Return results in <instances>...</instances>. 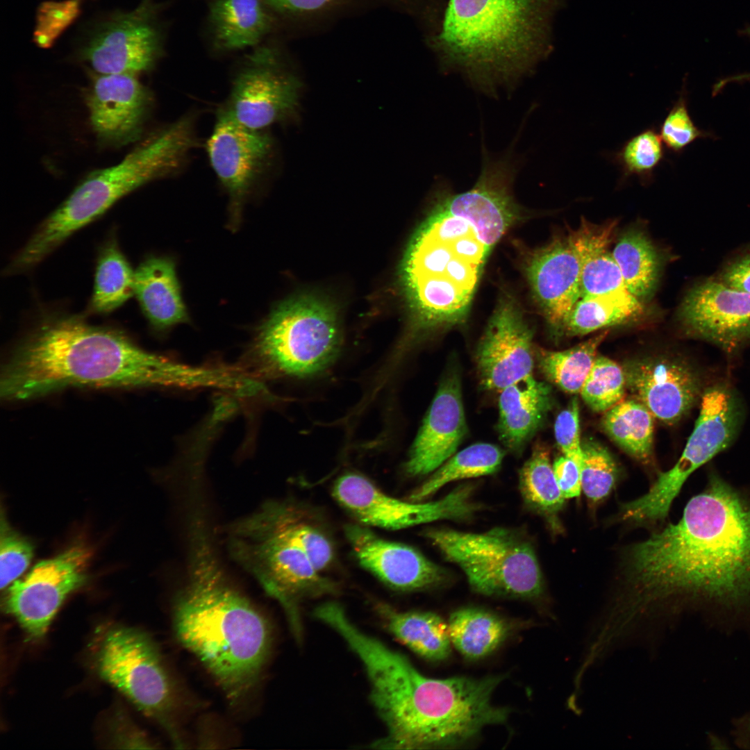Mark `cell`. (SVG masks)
I'll return each instance as SVG.
<instances>
[{
    "mask_svg": "<svg viewBox=\"0 0 750 750\" xmlns=\"http://www.w3.org/2000/svg\"><path fill=\"white\" fill-rule=\"evenodd\" d=\"M626 389L654 417L672 425L699 406L711 381L706 372L680 355L628 361L623 367Z\"/></svg>",
    "mask_w": 750,
    "mask_h": 750,
    "instance_id": "obj_15",
    "label": "cell"
},
{
    "mask_svg": "<svg viewBox=\"0 0 750 750\" xmlns=\"http://www.w3.org/2000/svg\"><path fill=\"white\" fill-rule=\"evenodd\" d=\"M608 333L605 330L570 349L554 351H535L538 366L546 378L562 390L580 393L596 358L597 350Z\"/></svg>",
    "mask_w": 750,
    "mask_h": 750,
    "instance_id": "obj_37",
    "label": "cell"
},
{
    "mask_svg": "<svg viewBox=\"0 0 750 750\" xmlns=\"http://www.w3.org/2000/svg\"><path fill=\"white\" fill-rule=\"evenodd\" d=\"M267 3L277 8L293 10L306 11L317 9L330 0H265Z\"/></svg>",
    "mask_w": 750,
    "mask_h": 750,
    "instance_id": "obj_48",
    "label": "cell"
},
{
    "mask_svg": "<svg viewBox=\"0 0 750 750\" xmlns=\"http://www.w3.org/2000/svg\"><path fill=\"white\" fill-rule=\"evenodd\" d=\"M472 491L471 485H460L438 501H406L385 494L362 475L347 473L336 480L332 494L360 523L397 530L470 517L477 510Z\"/></svg>",
    "mask_w": 750,
    "mask_h": 750,
    "instance_id": "obj_14",
    "label": "cell"
},
{
    "mask_svg": "<svg viewBox=\"0 0 750 750\" xmlns=\"http://www.w3.org/2000/svg\"><path fill=\"white\" fill-rule=\"evenodd\" d=\"M510 625L505 619L490 612L464 608L451 613L448 629L451 644L465 658H483L506 640Z\"/></svg>",
    "mask_w": 750,
    "mask_h": 750,
    "instance_id": "obj_32",
    "label": "cell"
},
{
    "mask_svg": "<svg viewBox=\"0 0 750 750\" xmlns=\"http://www.w3.org/2000/svg\"><path fill=\"white\" fill-rule=\"evenodd\" d=\"M272 150V140L263 130L240 124L223 108L218 111L206 151L235 212L267 172Z\"/></svg>",
    "mask_w": 750,
    "mask_h": 750,
    "instance_id": "obj_19",
    "label": "cell"
},
{
    "mask_svg": "<svg viewBox=\"0 0 750 750\" xmlns=\"http://www.w3.org/2000/svg\"><path fill=\"white\" fill-rule=\"evenodd\" d=\"M152 5L117 12L100 24L82 51L98 74H132L151 70L161 56V34Z\"/></svg>",
    "mask_w": 750,
    "mask_h": 750,
    "instance_id": "obj_18",
    "label": "cell"
},
{
    "mask_svg": "<svg viewBox=\"0 0 750 750\" xmlns=\"http://www.w3.org/2000/svg\"><path fill=\"white\" fill-rule=\"evenodd\" d=\"M299 91L297 78L281 67L271 51L260 48L235 75L222 108L240 124L263 130L293 113Z\"/></svg>",
    "mask_w": 750,
    "mask_h": 750,
    "instance_id": "obj_17",
    "label": "cell"
},
{
    "mask_svg": "<svg viewBox=\"0 0 750 750\" xmlns=\"http://www.w3.org/2000/svg\"><path fill=\"white\" fill-rule=\"evenodd\" d=\"M533 333L511 299L500 302L490 318L475 358L480 383L500 392L533 374Z\"/></svg>",
    "mask_w": 750,
    "mask_h": 750,
    "instance_id": "obj_20",
    "label": "cell"
},
{
    "mask_svg": "<svg viewBox=\"0 0 750 750\" xmlns=\"http://www.w3.org/2000/svg\"><path fill=\"white\" fill-rule=\"evenodd\" d=\"M678 319L688 337L734 354L750 343V292L717 277L701 279L683 297Z\"/></svg>",
    "mask_w": 750,
    "mask_h": 750,
    "instance_id": "obj_16",
    "label": "cell"
},
{
    "mask_svg": "<svg viewBox=\"0 0 750 750\" xmlns=\"http://www.w3.org/2000/svg\"><path fill=\"white\" fill-rule=\"evenodd\" d=\"M616 228V221L594 224L583 218L569 233L581 261V297L629 292L609 251Z\"/></svg>",
    "mask_w": 750,
    "mask_h": 750,
    "instance_id": "obj_27",
    "label": "cell"
},
{
    "mask_svg": "<svg viewBox=\"0 0 750 750\" xmlns=\"http://www.w3.org/2000/svg\"><path fill=\"white\" fill-rule=\"evenodd\" d=\"M506 164L486 160L467 191L443 192L413 238L402 279L418 330L460 323L487 258L519 215Z\"/></svg>",
    "mask_w": 750,
    "mask_h": 750,
    "instance_id": "obj_2",
    "label": "cell"
},
{
    "mask_svg": "<svg viewBox=\"0 0 750 750\" xmlns=\"http://www.w3.org/2000/svg\"><path fill=\"white\" fill-rule=\"evenodd\" d=\"M736 738L740 745L750 748V715L736 724Z\"/></svg>",
    "mask_w": 750,
    "mask_h": 750,
    "instance_id": "obj_49",
    "label": "cell"
},
{
    "mask_svg": "<svg viewBox=\"0 0 750 750\" xmlns=\"http://www.w3.org/2000/svg\"><path fill=\"white\" fill-rule=\"evenodd\" d=\"M266 3L265 0H213L209 18L215 45L235 51L260 42L269 26Z\"/></svg>",
    "mask_w": 750,
    "mask_h": 750,
    "instance_id": "obj_29",
    "label": "cell"
},
{
    "mask_svg": "<svg viewBox=\"0 0 750 750\" xmlns=\"http://www.w3.org/2000/svg\"><path fill=\"white\" fill-rule=\"evenodd\" d=\"M337 632L364 665L372 702L387 728V735L374 744L376 748L450 747L508 719L510 710L491 701L505 674L429 678L349 619L341 621Z\"/></svg>",
    "mask_w": 750,
    "mask_h": 750,
    "instance_id": "obj_4",
    "label": "cell"
},
{
    "mask_svg": "<svg viewBox=\"0 0 750 750\" xmlns=\"http://www.w3.org/2000/svg\"><path fill=\"white\" fill-rule=\"evenodd\" d=\"M340 347L341 332L333 307L302 295L282 302L260 326L249 359L262 374L302 377L327 368Z\"/></svg>",
    "mask_w": 750,
    "mask_h": 750,
    "instance_id": "obj_8",
    "label": "cell"
},
{
    "mask_svg": "<svg viewBox=\"0 0 750 750\" xmlns=\"http://www.w3.org/2000/svg\"><path fill=\"white\" fill-rule=\"evenodd\" d=\"M581 261L569 234L536 251L527 266L533 294L557 333L581 298Z\"/></svg>",
    "mask_w": 750,
    "mask_h": 750,
    "instance_id": "obj_24",
    "label": "cell"
},
{
    "mask_svg": "<svg viewBox=\"0 0 750 750\" xmlns=\"http://www.w3.org/2000/svg\"><path fill=\"white\" fill-rule=\"evenodd\" d=\"M228 544L233 558L283 606L297 636L301 630V600L335 590V584L322 575L308 555L284 539L233 524Z\"/></svg>",
    "mask_w": 750,
    "mask_h": 750,
    "instance_id": "obj_12",
    "label": "cell"
},
{
    "mask_svg": "<svg viewBox=\"0 0 750 750\" xmlns=\"http://www.w3.org/2000/svg\"><path fill=\"white\" fill-rule=\"evenodd\" d=\"M582 490L590 500L597 502L612 490L617 478L616 465L609 451L594 441L582 442Z\"/></svg>",
    "mask_w": 750,
    "mask_h": 750,
    "instance_id": "obj_41",
    "label": "cell"
},
{
    "mask_svg": "<svg viewBox=\"0 0 750 750\" xmlns=\"http://www.w3.org/2000/svg\"><path fill=\"white\" fill-rule=\"evenodd\" d=\"M746 414L744 401L733 383L728 378L711 379L682 454L670 469L659 475L645 494L633 501L635 515L648 522L664 519L689 476L735 442Z\"/></svg>",
    "mask_w": 750,
    "mask_h": 750,
    "instance_id": "obj_10",
    "label": "cell"
},
{
    "mask_svg": "<svg viewBox=\"0 0 750 750\" xmlns=\"http://www.w3.org/2000/svg\"><path fill=\"white\" fill-rule=\"evenodd\" d=\"M519 486L526 503L556 526V517L565 499L558 485L545 447H535L520 469Z\"/></svg>",
    "mask_w": 750,
    "mask_h": 750,
    "instance_id": "obj_38",
    "label": "cell"
},
{
    "mask_svg": "<svg viewBox=\"0 0 750 750\" xmlns=\"http://www.w3.org/2000/svg\"><path fill=\"white\" fill-rule=\"evenodd\" d=\"M556 443L563 456L581 467L583 458L581 439L579 404L576 397L556 417L554 424Z\"/></svg>",
    "mask_w": 750,
    "mask_h": 750,
    "instance_id": "obj_45",
    "label": "cell"
},
{
    "mask_svg": "<svg viewBox=\"0 0 750 750\" xmlns=\"http://www.w3.org/2000/svg\"><path fill=\"white\" fill-rule=\"evenodd\" d=\"M92 551L76 544L37 563L22 578L10 584L3 606L32 639L47 632L67 597L85 584Z\"/></svg>",
    "mask_w": 750,
    "mask_h": 750,
    "instance_id": "obj_13",
    "label": "cell"
},
{
    "mask_svg": "<svg viewBox=\"0 0 750 750\" xmlns=\"http://www.w3.org/2000/svg\"><path fill=\"white\" fill-rule=\"evenodd\" d=\"M653 417L639 401L622 400L605 412L602 425L610 438L627 453L647 462L652 456Z\"/></svg>",
    "mask_w": 750,
    "mask_h": 750,
    "instance_id": "obj_35",
    "label": "cell"
},
{
    "mask_svg": "<svg viewBox=\"0 0 750 750\" xmlns=\"http://www.w3.org/2000/svg\"><path fill=\"white\" fill-rule=\"evenodd\" d=\"M717 278L731 287L750 292V249L729 261Z\"/></svg>",
    "mask_w": 750,
    "mask_h": 750,
    "instance_id": "obj_47",
    "label": "cell"
},
{
    "mask_svg": "<svg viewBox=\"0 0 750 750\" xmlns=\"http://www.w3.org/2000/svg\"><path fill=\"white\" fill-rule=\"evenodd\" d=\"M466 433L460 376L453 367L442 378L412 443L405 465L407 474L419 476L434 472L455 453Z\"/></svg>",
    "mask_w": 750,
    "mask_h": 750,
    "instance_id": "obj_22",
    "label": "cell"
},
{
    "mask_svg": "<svg viewBox=\"0 0 750 750\" xmlns=\"http://www.w3.org/2000/svg\"><path fill=\"white\" fill-rule=\"evenodd\" d=\"M94 662L101 678L160 722L176 744H182L170 721L175 703L173 685L147 634L130 627L110 628L96 649Z\"/></svg>",
    "mask_w": 750,
    "mask_h": 750,
    "instance_id": "obj_11",
    "label": "cell"
},
{
    "mask_svg": "<svg viewBox=\"0 0 750 750\" xmlns=\"http://www.w3.org/2000/svg\"><path fill=\"white\" fill-rule=\"evenodd\" d=\"M566 0H449L436 39L445 63L493 90L551 51V26Z\"/></svg>",
    "mask_w": 750,
    "mask_h": 750,
    "instance_id": "obj_6",
    "label": "cell"
},
{
    "mask_svg": "<svg viewBox=\"0 0 750 750\" xmlns=\"http://www.w3.org/2000/svg\"><path fill=\"white\" fill-rule=\"evenodd\" d=\"M188 530V578L174 608L175 634L234 703L260 678L270 651L271 627L228 583L206 521L193 520Z\"/></svg>",
    "mask_w": 750,
    "mask_h": 750,
    "instance_id": "obj_5",
    "label": "cell"
},
{
    "mask_svg": "<svg viewBox=\"0 0 750 750\" xmlns=\"http://www.w3.org/2000/svg\"><path fill=\"white\" fill-rule=\"evenodd\" d=\"M740 34L750 38V26H747V27L744 28L743 29L740 30ZM747 80H750V73H747V74H740V75H737V76H732V77L724 78V79L720 81L719 82H718L715 85V86L714 88V90H715L714 93H717V92H719L723 87H724V85L728 84V83L743 81H747Z\"/></svg>",
    "mask_w": 750,
    "mask_h": 750,
    "instance_id": "obj_50",
    "label": "cell"
},
{
    "mask_svg": "<svg viewBox=\"0 0 750 750\" xmlns=\"http://www.w3.org/2000/svg\"><path fill=\"white\" fill-rule=\"evenodd\" d=\"M627 290L642 303L654 293L662 260L649 238L638 228L626 231L611 252Z\"/></svg>",
    "mask_w": 750,
    "mask_h": 750,
    "instance_id": "obj_31",
    "label": "cell"
},
{
    "mask_svg": "<svg viewBox=\"0 0 750 750\" xmlns=\"http://www.w3.org/2000/svg\"><path fill=\"white\" fill-rule=\"evenodd\" d=\"M642 306L629 292L582 297L572 308L559 333L583 335L622 324L638 316Z\"/></svg>",
    "mask_w": 750,
    "mask_h": 750,
    "instance_id": "obj_33",
    "label": "cell"
},
{
    "mask_svg": "<svg viewBox=\"0 0 750 750\" xmlns=\"http://www.w3.org/2000/svg\"><path fill=\"white\" fill-rule=\"evenodd\" d=\"M503 451L489 443H476L453 454L434 471L430 478L413 490L408 500L421 502L449 482L478 477L498 470Z\"/></svg>",
    "mask_w": 750,
    "mask_h": 750,
    "instance_id": "obj_36",
    "label": "cell"
},
{
    "mask_svg": "<svg viewBox=\"0 0 750 750\" xmlns=\"http://www.w3.org/2000/svg\"><path fill=\"white\" fill-rule=\"evenodd\" d=\"M135 271L115 240H109L100 251L93 293L88 311L108 314L134 295Z\"/></svg>",
    "mask_w": 750,
    "mask_h": 750,
    "instance_id": "obj_34",
    "label": "cell"
},
{
    "mask_svg": "<svg viewBox=\"0 0 750 750\" xmlns=\"http://www.w3.org/2000/svg\"><path fill=\"white\" fill-rule=\"evenodd\" d=\"M423 533L446 560L461 569L475 592L526 599L542 593L533 548L517 533L501 528L483 533L433 528Z\"/></svg>",
    "mask_w": 750,
    "mask_h": 750,
    "instance_id": "obj_9",
    "label": "cell"
},
{
    "mask_svg": "<svg viewBox=\"0 0 750 750\" xmlns=\"http://www.w3.org/2000/svg\"><path fill=\"white\" fill-rule=\"evenodd\" d=\"M553 473L565 499L578 497L582 490L580 467L574 460L565 456L558 458L553 462Z\"/></svg>",
    "mask_w": 750,
    "mask_h": 750,
    "instance_id": "obj_46",
    "label": "cell"
},
{
    "mask_svg": "<svg viewBox=\"0 0 750 750\" xmlns=\"http://www.w3.org/2000/svg\"><path fill=\"white\" fill-rule=\"evenodd\" d=\"M611 158L620 170L622 181L633 176L643 185L649 184L665 159L664 144L658 130L649 127L628 139Z\"/></svg>",
    "mask_w": 750,
    "mask_h": 750,
    "instance_id": "obj_39",
    "label": "cell"
},
{
    "mask_svg": "<svg viewBox=\"0 0 750 750\" xmlns=\"http://www.w3.org/2000/svg\"><path fill=\"white\" fill-rule=\"evenodd\" d=\"M33 547L1 519L0 538L1 589L8 588L26 571L33 556Z\"/></svg>",
    "mask_w": 750,
    "mask_h": 750,
    "instance_id": "obj_43",
    "label": "cell"
},
{
    "mask_svg": "<svg viewBox=\"0 0 750 750\" xmlns=\"http://www.w3.org/2000/svg\"><path fill=\"white\" fill-rule=\"evenodd\" d=\"M499 392V438L508 450L518 453L544 422L551 406V389L532 374Z\"/></svg>",
    "mask_w": 750,
    "mask_h": 750,
    "instance_id": "obj_26",
    "label": "cell"
},
{
    "mask_svg": "<svg viewBox=\"0 0 750 750\" xmlns=\"http://www.w3.org/2000/svg\"><path fill=\"white\" fill-rule=\"evenodd\" d=\"M92 127L106 144L137 141L153 104V96L132 74H98L85 95Z\"/></svg>",
    "mask_w": 750,
    "mask_h": 750,
    "instance_id": "obj_21",
    "label": "cell"
},
{
    "mask_svg": "<svg viewBox=\"0 0 750 750\" xmlns=\"http://www.w3.org/2000/svg\"><path fill=\"white\" fill-rule=\"evenodd\" d=\"M239 526L284 539L301 549L322 573L335 558L332 540L323 521L305 506L289 501H272L235 522Z\"/></svg>",
    "mask_w": 750,
    "mask_h": 750,
    "instance_id": "obj_25",
    "label": "cell"
},
{
    "mask_svg": "<svg viewBox=\"0 0 750 750\" xmlns=\"http://www.w3.org/2000/svg\"><path fill=\"white\" fill-rule=\"evenodd\" d=\"M83 0L47 1L38 7L33 42L40 48L51 47L78 17Z\"/></svg>",
    "mask_w": 750,
    "mask_h": 750,
    "instance_id": "obj_42",
    "label": "cell"
},
{
    "mask_svg": "<svg viewBox=\"0 0 750 750\" xmlns=\"http://www.w3.org/2000/svg\"><path fill=\"white\" fill-rule=\"evenodd\" d=\"M626 390L623 367L597 356L580 391L585 403L595 412H606L622 401Z\"/></svg>",
    "mask_w": 750,
    "mask_h": 750,
    "instance_id": "obj_40",
    "label": "cell"
},
{
    "mask_svg": "<svg viewBox=\"0 0 750 750\" xmlns=\"http://www.w3.org/2000/svg\"><path fill=\"white\" fill-rule=\"evenodd\" d=\"M345 534L360 565L394 590L427 589L448 578L442 567L412 547L384 540L356 524L347 526Z\"/></svg>",
    "mask_w": 750,
    "mask_h": 750,
    "instance_id": "obj_23",
    "label": "cell"
},
{
    "mask_svg": "<svg viewBox=\"0 0 750 750\" xmlns=\"http://www.w3.org/2000/svg\"><path fill=\"white\" fill-rule=\"evenodd\" d=\"M376 610L390 633L419 656L432 661L450 656L448 624L437 614L401 612L383 603H376Z\"/></svg>",
    "mask_w": 750,
    "mask_h": 750,
    "instance_id": "obj_30",
    "label": "cell"
},
{
    "mask_svg": "<svg viewBox=\"0 0 750 750\" xmlns=\"http://www.w3.org/2000/svg\"><path fill=\"white\" fill-rule=\"evenodd\" d=\"M615 605L627 620L669 603H750V496L710 469L681 518L633 545Z\"/></svg>",
    "mask_w": 750,
    "mask_h": 750,
    "instance_id": "obj_1",
    "label": "cell"
},
{
    "mask_svg": "<svg viewBox=\"0 0 750 750\" xmlns=\"http://www.w3.org/2000/svg\"><path fill=\"white\" fill-rule=\"evenodd\" d=\"M205 368L183 365L144 350L120 331L78 315L44 319L3 367L0 394L19 401L73 386L203 387Z\"/></svg>",
    "mask_w": 750,
    "mask_h": 750,
    "instance_id": "obj_3",
    "label": "cell"
},
{
    "mask_svg": "<svg viewBox=\"0 0 750 750\" xmlns=\"http://www.w3.org/2000/svg\"><path fill=\"white\" fill-rule=\"evenodd\" d=\"M658 133L664 145L675 153L682 151L697 138L703 135L689 115L683 94L667 114L660 124Z\"/></svg>",
    "mask_w": 750,
    "mask_h": 750,
    "instance_id": "obj_44",
    "label": "cell"
},
{
    "mask_svg": "<svg viewBox=\"0 0 750 750\" xmlns=\"http://www.w3.org/2000/svg\"><path fill=\"white\" fill-rule=\"evenodd\" d=\"M134 295L151 328L158 332L188 321L174 264L150 257L135 270Z\"/></svg>",
    "mask_w": 750,
    "mask_h": 750,
    "instance_id": "obj_28",
    "label": "cell"
},
{
    "mask_svg": "<svg viewBox=\"0 0 750 750\" xmlns=\"http://www.w3.org/2000/svg\"><path fill=\"white\" fill-rule=\"evenodd\" d=\"M195 144L194 121L189 115L151 135L115 165L88 174L40 224L39 239L56 249L124 196L177 172Z\"/></svg>",
    "mask_w": 750,
    "mask_h": 750,
    "instance_id": "obj_7",
    "label": "cell"
}]
</instances>
